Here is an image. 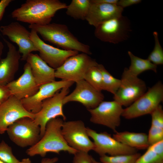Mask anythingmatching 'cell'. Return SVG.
Listing matches in <instances>:
<instances>
[{
  "label": "cell",
  "mask_w": 163,
  "mask_h": 163,
  "mask_svg": "<svg viewBox=\"0 0 163 163\" xmlns=\"http://www.w3.org/2000/svg\"><path fill=\"white\" fill-rule=\"evenodd\" d=\"M151 116V126L163 129V110L159 104L150 114Z\"/></svg>",
  "instance_id": "cell-32"
},
{
  "label": "cell",
  "mask_w": 163,
  "mask_h": 163,
  "mask_svg": "<svg viewBox=\"0 0 163 163\" xmlns=\"http://www.w3.org/2000/svg\"><path fill=\"white\" fill-rule=\"evenodd\" d=\"M62 132L66 142L73 149L87 152L93 150V142L90 139L87 127L82 121L63 122Z\"/></svg>",
  "instance_id": "cell-11"
},
{
  "label": "cell",
  "mask_w": 163,
  "mask_h": 163,
  "mask_svg": "<svg viewBox=\"0 0 163 163\" xmlns=\"http://www.w3.org/2000/svg\"><path fill=\"white\" fill-rule=\"evenodd\" d=\"M0 160L6 163H18L19 161L13 154L11 147L4 140L0 143Z\"/></svg>",
  "instance_id": "cell-30"
},
{
  "label": "cell",
  "mask_w": 163,
  "mask_h": 163,
  "mask_svg": "<svg viewBox=\"0 0 163 163\" xmlns=\"http://www.w3.org/2000/svg\"><path fill=\"white\" fill-rule=\"evenodd\" d=\"M69 91L68 87L58 91L53 97L43 101L40 110L34 114V120L40 127L41 138L43 136L46 125L50 120L58 117H62L64 120L66 119L63 110V102Z\"/></svg>",
  "instance_id": "cell-7"
},
{
  "label": "cell",
  "mask_w": 163,
  "mask_h": 163,
  "mask_svg": "<svg viewBox=\"0 0 163 163\" xmlns=\"http://www.w3.org/2000/svg\"><path fill=\"white\" fill-rule=\"evenodd\" d=\"M141 0H118L117 5L123 8L141 2Z\"/></svg>",
  "instance_id": "cell-35"
},
{
  "label": "cell",
  "mask_w": 163,
  "mask_h": 163,
  "mask_svg": "<svg viewBox=\"0 0 163 163\" xmlns=\"http://www.w3.org/2000/svg\"><path fill=\"white\" fill-rule=\"evenodd\" d=\"M0 163H6L5 162L3 161H2L1 160H0Z\"/></svg>",
  "instance_id": "cell-42"
},
{
  "label": "cell",
  "mask_w": 163,
  "mask_h": 163,
  "mask_svg": "<svg viewBox=\"0 0 163 163\" xmlns=\"http://www.w3.org/2000/svg\"><path fill=\"white\" fill-rule=\"evenodd\" d=\"M18 163H32L31 160L28 158L22 159L21 161H19Z\"/></svg>",
  "instance_id": "cell-39"
},
{
  "label": "cell",
  "mask_w": 163,
  "mask_h": 163,
  "mask_svg": "<svg viewBox=\"0 0 163 163\" xmlns=\"http://www.w3.org/2000/svg\"><path fill=\"white\" fill-rule=\"evenodd\" d=\"M30 65L33 75L39 86L55 81V70L37 54L30 53L26 59Z\"/></svg>",
  "instance_id": "cell-21"
},
{
  "label": "cell",
  "mask_w": 163,
  "mask_h": 163,
  "mask_svg": "<svg viewBox=\"0 0 163 163\" xmlns=\"http://www.w3.org/2000/svg\"><path fill=\"white\" fill-rule=\"evenodd\" d=\"M87 130L89 136L93 141V150L100 156L107 154L114 156L137 152L136 149L118 141L106 132L98 133L88 127H87Z\"/></svg>",
  "instance_id": "cell-10"
},
{
  "label": "cell",
  "mask_w": 163,
  "mask_h": 163,
  "mask_svg": "<svg viewBox=\"0 0 163 163\" xmlns=\"http://www.w3.org/2000/svg\"><path fill=\"white\" fill-rule=\"evenodd\" d=\"M23 69L24 72L18 79L6 85L11 95L20 100L33 96L37 92L40 87L35 81L28 63L25 64Z\"/></svg>",
  "instance_id": "cell-18"
},
{
  "label": "cell",
  "mask_w": 163,
  "mask_h": 163,
  "mask_svg": "<svg viewBox=\"0 0 163 163\" xmlns=\"http://www.w3.org/2000/svg\"><path fill=\"white\" fill-rule=\"evenodd\" d=\"M141 155L137 152L114 156L105 155L100 156V160L102 163H135Z\"/></svg>",
  "instance_id": "cell-28"
},
{
  "label": "cell",
  "mask_w": 163,
  "mask_h": 163,
  "mask_svg": "<svg viewBox=\"0 0 163 163\" xmlns=\"http://www.w3.org/2000/svg\"><path fill=\"white\" fill-rule=\"evenodd\" d=\"M97 67L102 75L103 90H106L114 95L120 86V79L113 76L102 64H98Z\"/></svg>",
  "instance_id": "cell-26"
},
{
  "label": "cell",
  "mask_w": 163,
  "mask_h": 163,
  "mask_svg": "<svg viewBox=\"0 0 163 163\" xmlns=\"http://www.w3.org/2000/svg\"><path fill=\"white\" fill-rule=\"evenodd\" d=\"M58 160V158L57 157L52 158H43L42 159L41 163H55Z\"/></svg>",
  "instance_id": "cell-38"
},
{
  "label": "cell",
  "mask_w": 163,
  "mask_h": 163,
  "mask_svg": "<svg viewBox=\"0 0 163 163\" xmlns=\"http://www.w3.org/2000/svg\"><path fill=\"white\" fill-rule=\"evenodd\" d=\"M90 0H72L66 8V14L75 19L86 20L91 5Z\"/></svg>",
  "instance_id": "cell-24"
},
{
  "label": "cell",
  "mask_w": 163,
  "mask_h": 163,
  "mask_svg": "<svg viewBox=\"0 0 163 163\" xmlns=\"http://www.w3.org/2000/svg\"><path fill=\"white\" fill-rule=\"evenodd\" d=\"M93 163H102L100 161H98L94 159L93 158Z\"/></svg>",
  "instance_id": "cell-41"
},
{
  "label": "cell",
  "mask_w": 163,
  "mask_h": 163,
  "mask_svg": "<svg viewBox=\"0 0 163 163\" xmlns=\"http://www.w3.org/2000/svg\"><path fill=\"white\" fill-rule=\"evenodd\" d=\"M98 64L89 55L83 53L68 58L55 70V78L76 82L84 79L85 74L91 67Z\"/></svg>",
  "instance_id": "cell-5"
},
{
  "label": "cell",
  "mask_w": 163,
  "mask_h": 163,
  "mask_svg": "<svg viewBox=\"0 0 163 163\" xmlns=\"http://www.w3.org/2000/svg\"><path fill=\"white\" fill-rule=\"evenodd\" d=\"M11 95L10 92L6 85H0V106Z\"/></svg>",
  "instance_id": "cell-34"
},
{
  "label": "cell",
  "mask_w": 163,
  "mask_h": 163,
  "mask_svg": "<svg viewBox=\"0 0 163 163\" xmlns=\"http://www.w3.org/2000/svg\"><path fill=\"white\" fill-rule=\"evenodd\" d=\"M28 27L36 31L44 40L63 50H75L88 55L92 54L89 46L80 42L66 25L53 23L44 25L30 24Z\"/></svg>",
  "instance_id": "cell-3"
},
{
  "label": "cell",
  "mask_w": 163,
  "mask_h": 163,
  "mask_svg": "<svg viewBox=\"0 0 163 163\" xmlns=\"http://www.w3.org/2000/svg\"><path fill=\"white\" fill-rule=\"evenodd\" d=\"M92 123L106 126L115 132L121 123L123 111L122 106L113 100L102 101L96 107L87 110Z\"/></svg>",
  "instance_id": "cell-12"
},
{
  "label": "cell",
  "mask_w": 163,
  "mask_h": 163,
  "mask_svg": "<svg viewBox=\"0 0 163 163\" xmlns=\"http://www.w3.org/2000/svg\"><path fill=\"white\" fill-rule=\"evenodd\" d=\"M6 131L10 139L21 147L33 146L41 139L39 126L28 117L18 120L8 126Z\"/></svg>",
  "instance_id": "cell-6"
},
{
  "label": "cell",
  "mask_w": 163,
  "mask_h": 163,
  "mask_svg": "<svg viewBox=\"0 0 163 163\" xmlns=\"http://www.w3.org/2000/svg\"><path fill=\"white\" fill-rule=\"evenodd\" d=\"M163 100V85L159 81L131 104L123 109L122 116L127 119L150 114Z\"/></svg>",
  "instance_id": "cell-4"
},
{
  "label": "cell",
  "mask_w": 163,
  "mask_h": 163,
  "mask_svg": "<svg viewBox=\"0 0 163 163\" xmlns=\"http://www.w3.org/2000/svg\"><path fill=\"white\" fill-rule=\"evenodd\" d=\"M120 80V86L113 98L122 106H129L146 92L145 82L132 74L127 68L124 69Z\"/></svg>",
  "instance_id": "cell-8"
},
{
  "label": "cell",
  "mask_w": 163,
  "mask_h": 163,
  "mask_svg": "<svg viewBox=\"0 0 163 163\" xmlns=\"http://www.w3.org/2000/svg\"><path fill=\"white\" fill-rule=\"evenodd\" d=\"M74 155L72 163H93L94 158L88 152L78 151Z\"/></svg>",
  "instance_id": "cell-33"
},
{
  "label": "cell",
  "mask_w": 163,
  "mask_h": 163,
  "mask_svg": "<svg viewBox=\"0 0 163 163\" xmlns=\"http://www.w3.org/2000/svg\"><path fill=\"white\" fill-rule=\"evenodd\" d=\"M75 83V89L64 98V105L71 101L78 102L88 110L95 108L103 101L104 96L101 91L96 89L85 80Z\"/></svg>",
  "instance_id": "cell-16"
},
{
  "label": "cell",
  "mask_w": 163,
  "mask_h": 163,
  "mask_svg": "<svg viewBox=\"0 0 163 163\" xmlns=\"http://www.w3.org/2000/svg\"><path fill=\"white\" fill-rule=\"evenodd\" d=\"M135 163H163V140L149 145Z\"/></svg>",
  "instance_id": "cell-23"
},
{
  "label": "cell",
  "mask_w": 163,
  "mask_h": 163,
  "mask_svg": "<svg viewBox=\"0 0 163 163\" xmlns=\"http://www.w3.org/2000/svg\"><path fill=\"white\" fill-rule=\"evenodd\" d=\"M84 80L97 90L101 91L103 90L102 75L97 65L92 66L88 69Z\"/></svg>",
  "instance_id": "cell-27"
},
{
  "label": "cell",
  "mask_w": 163,
  "mask_h": 163,
  "mask_svg": "<svg viewBox=\"0 0 163 163\" xmlns=\"http://www.w3.org/2000/svg\"><path fill=\"white\" fill-rule=\"evenodd\" d=\"M63 122V120L58 118L48 122L43 136L36 144L27 150V155L44 157L48 152L59 154L64 151L74 155L78 152L70 146L64 139L62 132Z\"/></svg>",
  "instance_id": "cell-2"
},
{
  "label": "cell",
  "mask_w": 163,
  "mask_h": 163,
  "mask_svg": "<svg viewBox=\"0 0 163 163\" xmlns=\"http://www.w3.org/2000/svg\"><path fill=\"white\" fill-rule=\"evenodd\" d=\"M86 20L90 25L96 27L110 19L122 15L123 9L117 5L95 3L91 0Z\"/></svg>",
  "instance_id": "cell-20"
},
{
  "label": "cell",
  "mask_w": 163,
  "mask_h": 163,
  "mask_svg": "<svg viewBox=\"0 0 163 163\" xmlns=\"http://www.w3.org/2000/svg\"><path fill=\"white\" fill-rule=\"evenodd\" d=\"M130 31L129 21L122 15L98 25L95 27L94 34L102 41L116 44L127 39Z\"/></svg>",
  "instance_id": "cell-9"
},
{
  "label": "cell",
  "mask_w": 163,
  "mask_h": 163,
  "mask_svg": "<svg viewBox=\"0 0 163 163\" xmlns=\"http://www.w3.org/2000/svg\"><path fill=\"white\" fill-rule=\"evenodd\" d=\"M128 53L131 61L130 65L128 69L133 75L138 76L142 73L148 70L157 72V66L147 59H144L136 56L130 51H128Z\"/></svg>",
  "instance_id": "cell-25"
},
{
  "label": "cell",
  "mask_w": 163,
  "mask_h": 163,
  "mask_svg": "<svg viewBox=\"0 0 163 163\" xmlns=\"http://www.w3.org/2000/svg\"><path fill=\"white\" fill-rule=\"evenodd\" d=\"M34 114L24 108L21 100L11 95L0 106V134L18 120L25 117L34 120Z\"/></svg>",
  "instance_id": "cell-17"
},
{
  "label": "cell",
  "mask_w": 163,
  "mask_h": 163,
  "mask_svg": "<svg viewBox=\"0 0 163 163\" xmlns=\"http://www.w3.org/2000/svg\"><path fill=\"white\" fill-rule=\"evenodd\" d=\"M153 35L155 40V46L152 51L149 55L147 59L157 66L163 64V50L159 42L158 34L154 31Z\"/></svg>",
  "instance_id": "cell-29"
},
{
  "label": "cell",
  "mask_w": 163,
  "mask_h": 163,
  "mask_svg": "<svg viewBox=\"0 0 163 163\" xmlns=\"http://www.w3.org/2000/svg\"><path fill=\"white\" fill-rule=\"evenodd\" d=\"M4 48V46L3 45V44L0 40V60L2 59L1 56Z\"/></svg>",
  "instance_id": "cell-40"
},
{
  "label": "cell",
  "mask_w": 163,
  "mask_h": 163,
  "mask_svg": "<svg viewBox=\"0 0 163 163\" xmlns=\"http://www.w3.org/2000/svg\"><path fill=\"white\" fill-rule=\"evenodd\" d=\"M67 6L59 0H27L12 12L11 16L30 24L44 25L50 23L58 11Z\"/></svg>",
  "instance_id": "cell-1"
},
{
  "label": "cell",
  "mask_w": 163,
  "mask_h": 163,
  "mask_svg": "<svg viewBox=\"0 0 163 163\" xmlns=\"http://www.w3.org/2000/svg\"><path fill=\"white\" fill-rule=\"evenodd\" d=\"M74 83L72 81L61 80L43 85L40 86L38 91L34 94L21 100L23 105L28 111L36 114L41 109L43 101L53 97L62 88H69Z\"/></svg>",
  "instance_id": "cell-15"
},
{
  "label": "cell",
  "mask_w": 163,
  "mask_h": 163,
  "mask_svg": "<svg viewBox=\"0 0 163 163\" xmlns=\"http://www.w3.org/2000/svg\"><path fill=\"white\" fill-rule=\"evenodd\" d=\"M112 136L122 144L137 150L147 149L149 146L147 135L145 133L116 131Z\"/></svg>",
  "instance_id": "cell-22"
},
{
  "label": "cell",
  "mask_w": 163,
  "mask_h": 163,
  "mask_svg": "<svg viewBox=\"0 0 163 163\" xmlns=\"http://www.w3.org/2000/svg\"><path fill=\"white\" fill-rule=\"evenodd\" d=\"M0 31L7 36L11 42L19 47L18 51L22 54L21 60H26L29 55L38 50L30 38V32L18 22H12L8 24L1 26Z\"/></svg>",
  "instance_id": "cell-14"
},
{
  "label": "cell",
  "mask_w": 163,
  "mask_h": 163,
  "mask_svg": "<svg viewBox=\"0 0 163 163\" xmlns=\"http://www.w3.org/2000/svg\"><path fill=\"white\" fill-rule=\"evenodd\" d=\"M94 3L117 5L118 0H91Z\"/></svg>",
  "instance_id": "cell-37"
},
{
  "label": "cell",
  "mask_w": 163,
  "mask_h": 163,
  "mask_svg": "<svg viewBox=\"0 0 163 163\" xmlns=\"http://www.w3.org/2000/svg\"><path fill=\"white\" fill-rule=\"evenodd\" d=\"M12 0H1L0 1V21L2 19L5 10Z\"/></svg>",
  "instance_id": "cell-36"
},
{
  "label": "cell",
  "mask_w": 163,
  "mask_h": 163,
  "mask_svg": "<svg viewBox=\"0 0 163 163\" xmlns=\"http://www.w3.org/2000/svg\"><path fill=\"white\" fill-rule=\"evenodd\" d=\"M30 38L37 49L40 58L55 70L61 66L69 57L79 53L76 51L60 49L46 44L33 29H31Z\"/></svg>",
  "instance_id": "cell-13"
},
{
  "label": "cell",
  "mask_w": 163,
  "mask_h": 163,
  "mask_svg": "<svg viewBox=\"0 0 163 163\" xmlns=\"http://www.w3.org/2000/svg\"><path fill=\"white\" fill-rule=\"evenodd\" d=\"M3 40L8 50L6 56L0 60V85H6L14 80V75L19 69L21 56L14 45L5 38Z\"/></svg>",
  "instance_id": "cell-19"
},
{
  "label": "cell",
  "mask_w": 163,
  "mask_h": 163,
  "mask_svg": "<svg viewBox=\"0 0 163 163\" xmlns=\"http://www.w3.org/2000/svg\"><path fill=\"white\" fill-rule=\"evenodd\" d=\"M149 145L163 140V129L151 126L147 135Z\"/></svg>",
  "instance_id": "cell-31"
}]
</instances>
